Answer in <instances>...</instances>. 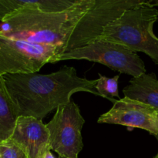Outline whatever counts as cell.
Masks as SVG:
<instances>
[{
    "mask_svg": "<svg viewBox=\"0 0 158 158\" xmlns=\"http://www.w3.org/2000/svg\"><path fill=\"white\" fill-rule=\"evenodd\" d=\"M95 0H35L0 23V34L34 44L55 47L61 54L83 15Z\"/></svg>",
    "mask_w": 158,
    "mask_h": 158,
    "instance_id": "6da1fadb",
    "label": "cell"
},
{
    "mask_svg": "<svg viewBox=\"0 0 158 158\" xmlns=\"http://www.w3.org/2000/svg\"><path fill=\"white\" fill-rule=\"evenodd\" d=\"M144 2V0H95L91 9L83 15L73 32L65 52L97 40L109 23L127 9Z\"/></svg>",
    "mask_w": 158,
    "mask_h": 158,
    "instance_id": "8992f818",
    "label": "cell"
},
{
    "mask_svg": "<svg viewBox=\"0 0 158 158\" xmlns=\"http://www.w3.org/2000/svg\"><path fill=\"white\" fill-rule=\"evenodd\" d=\"M157 21L158 10L149 0L145 1L109 23L98 40L118 43L134 52H144L158 65V38L153 30Z\"/></svg>",
    "mask_w": 158,
    "mask_h": 158,
    "instance_id": "3957f363",
    "label": "cell"
},
{
    "mask_svg": "<svg viewBox=\"0 0 158 158\" xmlns=\"http://www.w3.org/2000/svg\"><path fill=\"white\" fill-rule=\"evenodd\" d=\"M157 115H158V110H157ZM156 138H157V140H158V137H156Z\"/></svg>",
    "mask_w": 158,
    "mask_h": 158,
    "instance_id": "ac0fdd59",
    "label": "cell"
},
{
    "mask_svg": "<svg viewBox=\"0 0 158 158\" xmlns=\"http://www.w3.org/2000/svg\"><path fill=\"white\" fill-rule=\"evenodd\" d=\"M68 60H86L101 63L112 70L133 77L146 73L144 63L137 52L118 43L102 40L64 52L56 59V63Z\"/></svg>",
    "mask_w": 158,
    "mask_h": 158,
    "instance_id": "5b68a950",
    "label": "cell"
},
{
    "mask_svg": "<svg viewBox=\"0 0 158 158\" xmlns=\"http://www.w3.org/2000/svg\"><path fill=\"white\" fill-rule=\"evenodd\" d=\"M19 117L18 108L8 92L4 78L0 76V142L10 138Z\"/></svg>",
    "mask_w": 158,
    "mask_h": 158,
    "instance_id": "8fae6325",
    "label": "cell"
},
{
    "mask_svg": "<svg viewBox=\"0 0 158 158\" xmlns=\"http://www.w3.org/2000/svg\"><path fill=\"white\" fill-rule=\"evenodd\" d=\"M19 117L42 120L53 110L71 101V96L83 91L100 96L95 89L97 80L78 77L72 66H64L49 74H6L2 76Z\"/></svg>",
    "mask_w": 158,
    "mask_h": 158,
    "instance_id": "7a4b0ae2",
    "label": "cell"
},
{
    "mask_svg": "<svg viewBox=\"0 0 158 158\" xmlns=\"http://www.w3.org/2000/svg\"><path fill=\"white\" fill-rule=\"evenodd\" d=\"M10 139L24 151L28 158H43L49 146V134L42 120L19 117Z\"/></svg>",
    "mask_w": 158,
    "mask_h": 158,
    "instance_id": "9c48e42d",
    "label": "cell"
},
{
    "mask_svg": "<svg viewBox=\"0 0 158 158\" xmlns=\"http://www.w3.org/2000/svg\"><path fill=\"white\" fill-rule=\"evenodd\" d=\"M154 158H158V153H157V155H156L155 157H154Z\"/></svg>",
    "mask_w": 158,
    "mask_h": 158,
    "instance_id": "e0dca14e",
    "label": "cell"
},
{
    "mask_svg": "<svg viewBox=\"0 0 158 158\" xmlns=\"http://www.w3.org/2000/svg\"><path fill=\"white\" fill-rule=\"evenodd\" d=\"M43 158H56L55 157L53 156V154L51 153V151H48L45 154L44 157H43Z\"/></svg>",
    "mask_w": 158,
    "mask_h": 158,
    "instance_id": "9a60e30c",
    "label": "cell"
},
{
    "mask_svg": "<svg viewBox=\"0 0 158 158\" xmlns=\"http://www.w3.org/2000/svg\"><path fill=\"white\" fill-rule=\"evenodd\" d=\"M85 120L79 106L70 101L56 109L46 125L49 134V146L59 157L78 158L83 148L82 128Z\"/></svg>",
    "mask_w": 158,
    "mask_h": 158,
    "instance_id": "52a82bcc",
    "label": "cell"
},
{
    "mask_svg": "<svg viewBox=\"0 0 158 158\" xmlns=\"http://www.w3.org/2000/svg\"><path fill=\"white\" fill-rule=\"evenodd\" d=\"M97 123L122 125L127 127L129 131L139 128L158 137L157 110L127 97L117 100L108 112L99 117Z\"/></svg>",
    "mask_w": 158,
    "mask_h": 158,
    "instance_id": "ba28073f",
    "label": "cell"
},
{
    "mask_svg": "<svg viewBox=\"0 0 158 158\" xmlns=\"http://www.w3.org/2000/svg\"><path fill=\"white\" fill-rule=\"evenodd\" d=\"M149 2L151 6H158V0H149Z\"/></svg>",
    "mask_w": 158,
    "mask_h": 158,
    "instance_id": "2e32d148",
    "label": "cell"
},
{
    "mask_svg": "<svg viewBox=\"0 0 158 158\" xmlns=\"http://www.w3.org/2000/svg\"><path fill=\"white\" fill-rule=\"evenodd\" d=\"M1 158H28L23 149L10 138L0 142Z\"/></svg>",
    "mask_w": 158,
    "mask_h": 158,
    "instance_id": "5bb4252c",
    "label": "cell"
},
{
    "mask_svg": "<svg viewBox=\"0 0 158 158\" xmlns=\"http://www.w3.org/2000/svg\"><path fill=\"white\" fill-rule=\"evenodd\" d=\"M60 55L55 47L0 34V76L38 73L46 63H56Z\"/></svg>",
    "mask_w": 158,
    "mask_h": 158,
    "instance_id": "277c9868",
    "label": "cell"
},
{
    "mask_svg": "<svg viewBox=\"0 0 158 158\" xmlns=\"http://www.w3.org/2000/svg\"><path fill=\"white\" fill-rule=\"evenodd\" d=\"M59 158H66V157H59Z\"/></svg>",
    "mask_w": 158,
    "mask_h": 158,
    "instance_id": "d6986e66",
    "label": "cell"
},
{
    "mask_svg": "<svg viewBox=\"0 0 158 158\" xmlns=\"http://www.w3.org/2000/svg\"><path fill=\"white\" fill-rule=\"evenodd\" d=\"M34 2L35 0H0V21L12 12L31 6Z\"/></svg>",
    "mask_w": 158,
    "mask_h": 158,
    "instance_id": "4fadbf2b",
    "label": "cell"
},
{
    "mask_svg": "<svg viewBox=\"0 0 158 158\" xmlns=\"http://www.w3.org/2000/svg\"><path fill=\"white\" fill-rule=\"evenodd\" d=\"M100 78L97 82L95 89L99 93L100 97L110 100L113 103H115L117 100H114V97H117L120 100L118 89V80L120 75H117L112 78H109L105 76H102L99 73Z\"/></svg>",
    "mask_w": 158,
    "mask_h": 158,
    "instance_id": "7c38bea8",
    "label": "cell"
},
{
    "mask_svg": "<svg viewBox=\"0 0 158 158\" xmlns=\"http://www.w3.org/2000/svg\"><path fill=\"white\" fill-rule=\"evenodd\" d=\"M123 93L124 97L138 100L158 110V80L154 73L133 77Z\"/></svg>",
    "mask_w": 158,
    "mask_h": 158,
    "instance_id": "30bf717a",
    "label": "cell"
},
{
    "mask_svg": "<svg viewBox=\"0 0 158 158\" xmlns=\"http://www.w3.org/2000/svg\"><path fill=\"white\" fill-rule=\"evenodd\" d=\"M0 158H1V155H0Z\"/></svg>",
    "mask_w": 158,
    "mask_h": 158,
    "instance_id": "ffe728a7",
    "label": "cell"
}]
</instances>
